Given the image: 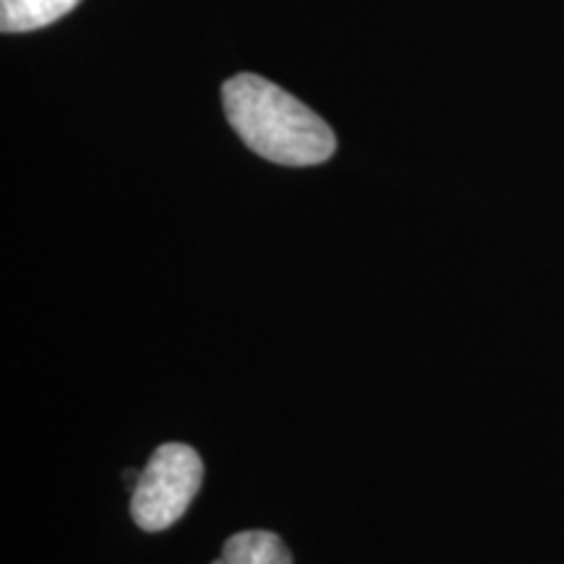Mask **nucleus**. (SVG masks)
<instances>
[{
  "mask_svg": "<svg viewBox=\"0 0 564 564\" xmlns=\"http://www.w3.org/2000/svg\"><path fill=\"white\" fill-rule=\"evenodd\" d=\"M225 116L251 152L288 167L319 165L335 154V133L278 84L238 74L223 87Z\"/></svg>",
  "mask_w": 564,
  "mask_h": 564,
  "instance_id": "f257e3e1",
  "label": "nucleus"
},
{
  "mask_svg": "<svg viewBox=\"0 0 564 564\" xmlns=\"http://www.w3.org/2000/svg\"><path fill=\"white\" fill-rule=\"evenodd\" d=\"M204 463L194 447L167 442L158 447L131 491V518L141 531L160 533L186 514L202 489Z\"/></svg>",
  "mask_w": 564,
  "mask_h": 564,
  "instance_id": "f03ea898",
  "label": "nucleus"
},
{
  "mask_svg": "<svg viewBox=\"0 0 564 564\" xmlns=\"http://www.w3.org/2000/svg\"><path fill=\"white\" fill-rule=\"evenodd\" d=\"M212 564H293L278 533L243 531L225 541L220 560Z\"/></svg>",
  "mask_w": 564,
  "mask_h": 564,
  "instance_id": "7ed1b4c3",
  "label": "nucleus"
},
{
  "mask_svg": "<svg viewBox=\"0 0 564 564\" xmlns=\"http://www.w3.org/2000/svg\"><path fill=\"white\" fill-rule=\"evenodd\" d=\"M79 6V0H0V30L32 32L53 24Z\"/></svg>",
  "mask_w": 564,
  "mask_h": 564,
  "instance_id": "20e7f679",
  "label": "nucleus"
}]
</instances>
